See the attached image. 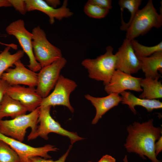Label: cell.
I'll return each instance as SVG.
<instances>
[{
	"label": "cell",
	"mask_w": 162,
	"mask_h": 162,
	"mask_svg": "<svg viewBox=\"0 0 162 162\" xmlns=\"http://www.w3.org/2000/svg\"><path fill=\"white\" fill-rule=\"evenodd\" d=\"M127 130L128 135L124 146L128 152L135 153L143 159L146 156L152 162H161L156 158L154 145L161 136L162 130L154 126L152 119L141 123L134 122Z\"/></svg>",
	"instance_id": "cell-1"
},
{
	"label": "cell",
	"mask_w": 162,
	"mask_h": 162,
	"mask_svg": "<svg viewBox=\"0 0 162 162\" xmlns=\"http://www.w3.org/2000/svg\"><path fill=\"white\" fill-rule=\"evenodd\" d=\"M162 26V14L157 12L152 1L149 0L142 9L136 13L126 31V38L131 40L144 35L152 28Z\"/></svg>",
	"instance_id": "cell-2"
},
{
	"label": "cell",
	"mask_w": 162,
	"mask_h": 162,
	"mask_svg": "<svg viewBox=\"0 0 162 162\" xmlns=\"http://www.w3.org/2000/svg\"><path fill=\"white\" fill-rule=\"evenodd\" d=\"M111 46L106 48V52L94 59L87 58L81 62L88 73V77L98 81L103 82L105 86L110 82L116 70V57Z\"/></svg>",
	"instance_id": "cell-3"
},
{
	"label": "cell",
	"mask_w": 162,
	"mask_h": 162,
	"mask_svg": "<svg viewBox=\"0 0 162 162\" xmlns=\"http://www.w3.org/2000/svg\"><path fill=\"white\" fill-rule=\"evenodd\" d=\"M40 107L27 114L9 120L0 119V133L8 137L22 142L26 130L30 128L32 133L36 129Z\"/></svg>",
	"instance_id": "cell-4"
},
{
	"label": "cell",
	"mask_w": 162,
	"mask_h": 162,
	"mask_svg": "<svg viewBox=\"0 0 162 162\" xmlns=\"http://www.w3.org/2000/svg\"><path fill=\"white\" fill-rule=\"evenodd\" d=\"M40 107L38 124L35 130L30 133L27 137L28 140L40 137L45 140L48 139V135L54 133L68 137L72 145L75 142L83 140L76 132H70L63 128L52 117L50 113L51 106Z\"/></svg>",
	"instance_id": "cell-5"
},
{
	"label": "cell",
	"mask_w": 162,
	"mask_h": 162,
	"mask_svg": "<svg viewBox=\"0 0 162 162\" xmlns=\"http://www.w3.org/2000/svg\"><path fill=\"white\" fill-rule=\"evenodd\" d=\"M31 33L34 56L41 68L62 57L61 50L48 41L45 32L39 26L34 27Z\"/></svg>",
	"instance_id": "cell-6"
},
{
	"label": "cell",
	"mask_w": 162,
	"mask_h": 162,
	"mask_svg": "<svg viewBox=\"0 0 162 162\" xmlns=\"http://www.w3.org/2000/svg\"><path fill=\"white\" fill-rule=\"evenodd\" d=\"M7 33L14 36L18 41L22 50L29 59V69L36 72L41 68L40 64L36 60L34 54L32 45V35L25 26V22L20 19L10 23L6 28Z\"/></svg>",
	"instance_id": "cell-7"
},
{
	"label": "cell",
	"mask_w": 162,
	"mask_h": 162,
	"mask_svg": "<svg viewBox=\"0 0 162 162\" xmlns=\"http://www.w3.org/2000/svg\"><path fill=\"white\" fill-rule=\"evenodd\" d=\"M77 86L74 81L60 75L52 92L43 98L40 106L62 105L67 107L73 113L74 109L70 101V94Z\"/></svg>",
	"instance_id": "cell-8"
},
{
	"label": "cell",
	"mask_w": 162,
	"mask_h": 162,
	"mask_svg": "<svg viewBox=\"0 0 162 162\" xmlns=\"http://www.w3.org/2000/svg\"><path fill=\"white\" fill-rule=\"evenodd\" d=\"M67 62L62 57L51 64L42 68L38 74L36 90L43 98L47 96L54 88L60 76L62 69Z\"/></svg>",
	"instance_id": "cell-9"
},
{
	"label": "cell",
	"mask_w": 162,
	"mask_h": 162,
	"mask_svg": "<svg viewBox=\"0 0 162 162\" xmlns=\"http://www.w3.org/2000/svg\"><path fill=\"white\" fill-rule=\"evenodd\" d=\"M0 140L8 144L19 156L20 162H30V159L36 157L45 159H50V152H56L58 149L55 146L47 144L43 146L34 147L22 142L5 136L0 133Z\"/></svg>",
	"instance_id": "cell-10"
},
{
	"label": "cell",
	"mask_w": 162,
	"mask_h": 162,
	"mask_svg": "<svg viewBox=\"0 0 162 162\" xmlns=\"http://www.w3.org/2000/svg\"><path fill=\"white\" fill-rule=\"evenodd\" d=\"M116 70L131 74L137 72L141 69L140 60L136 55L131 40L127 38L115 54Z\"/></svg>",
	"instance_id": "cell-11"
},
{
	"label": "cell",
	"mask_w": 162,
	"mask_h": 162,
	"mask_svg": "<svg viewBox=\"0 0 162 162\" xmlns=\"http://www.w3.org/2000/svg\"><path fill=\"white\" fill-rule=\"evenodd\" d=\"M14 68H9L2 75L1 79L10 86L20 85L36 87L38 74L26 68L19 60L15 62Z\"/></svg>",
	"instance_id": "cell-12"
},
{
	"label": "cell",
	"mask_w": 162,
	"mask_h": 162,
	"mask_svg": "<svg viewBox=\"0 0 162 162\" xmlns=\"http://www.w3.org/2000/svg\"><path fill=\"white\" fill-rule=\"evenodd\" d=\"M6 94L19 101L30 112L40 106L43 99L34 87L9 85Z\"/></svg>",
	"instance_id": "cell-13"
},
{
	"label": "cell",
	"mask_w": 162,
	"mask_h": 162,
	"mask_svg": "<svg viewBox=\"0 0 162 162\" xmlns=\"http://www.w3.org/2000/svg\"><path fill=\"white\" fill-rule=\"evenodd\" d=\"M141 79L116 70L109 83L105 86L104 90L108 94L112 93L119 94L127 90L137 92H142V89L140 84Z\"/></svg>",
	"instance_id": "cell-14"
},
{
	"label": "cell",
	"mask_w": 162,
	"mask_h": 162,
	"mask_svg": "<svg viewBox=\"0 0 162 162\" xmlns=\"http://www.w3.org/2000/svg\"><path fill=\"white\" fill-rule=\"evenodd\" d=\"M25 2L27 11L37 10L44 13L49 16L51 24L54 22L55 19L60 20L73 14V13L67 7V0H64L62 6L58 8L52 7L43 0H26Z\"/></svg>",
	"instance_id": "cell-15"
},
{
	"label": "cell",
	"mask_w": 162,
	"mask_h": 162,
	"mask_svg": "<svg viewBox=\"0 0 162 162\" xmlns=\"http://www.w3.org/2000/svg\"><path fill=\"white\" fill-rule=\"evenodd\" d=\"M96 109L95 115L92 121L93 124H96L102 116L109 110L117 106L121 102L122 98L119 94L112 93L103 97H95L89 94L85 95Z\"/></svg>",
	"instance_id": "cell-16"
},
{
	"label": "cell",
	"mask_w": 162,
	"mask_h": 162,
	"mask_svg": "<svg viewBox=\"0 0 162 162\" xmlns=\"http://www.w3.org/2000/svg\"><path fill=\"white\" fill-rule=\"evenodd\" d=\"M121 95V103L128 106L129 108L134 114H136L135 107L140 106L145 108L149 112L154 109L162 108V103L156 99L141 98L135 96L130 92L124 91L120 94Z\"/></svg>",
	"instance_id": "cell-17"
},
{
	"label": "cell",
	"mask_w": 162,
	"mask_h": 162,
	"mask_svg": "<svg viewBox=\"0 0 162 162\" xmlns=\"http://www.w3.org/2000/svg\"><path fill=\"white\" fill-rule=\"evenodd\" d=\"M141 64V69L145 73V77L154 79L159 78L161 75L158 71H162V51L156 52L146 57H138Z\"/></svg>",
	"instance_id": "cell-18"
},
{
	"label": "cell",
	"mask_w": 162,
	"mask_h": 162,
	"mask_svg": "<svg viewBox=\"0 0 162 162\" xmlns=\"http://www.w3.org/2000/svg\"><path fill=\"white\" fill-rule=\"evenodd\" d=\"M0 119L10 117L12 119L26 114L27 109L19 101L5 94L0 104Z\"/></svg>",
	"instance_id": "cell-19"
},
{
	"label": "cell",
	"mask_w": 162,
	"mask_h": 162,
	"mask_svg": "<svg viewBox=\"0 0 162 162\" xmlns=\"http://www.w3.org/2000/svg\"><path fill=\"white\" fill-rule=\"evenodd\" d=\"M159 78L153 79L150 78H142L140 86L143 88L142 92L139 98L148 99H156L162 98V84Z\"/></svg>",
	"instance_id": "cell-20"
},
{
	"label": "cell",
	"mask_w": 162,
	"mask_h": 162,
	"mask_svg": "<svg viewBox=\"0 0 162 162\" xmlns=\"http://www.w3.org/2000/svg\"><path fill=\"white\" fill-rule=\"evenodd\" d=\"M11 47L7 46L0 53V79L2 74L9 68L12 67L17 61L20 60L23 56L24 52L19 50L13 54H11L10 50Z\"/></svg>",
	"instance_id": "cell-21"
},
{
	"label": "cell",
	"mask_w": 162,
	"mask_h": 162,
	"mask_svg": "<svg viewBox=\"0 0 162 162\" xmlns=\"http://www.w3.org/2000/svg\"><path fill=\"white\" fill-rule=\"evenodd\" d=\"M142 2L141 0H119L118 4L122 11L125 8L127 9L130 13V19L127 23H125L121 18L122 25L120 29L122 31H126Z\"/></svg>",
	"instance_id": "cell-22"
},
{
	"label": "cell",
	"mask_w": 162,
	"mask_h": 162,
	"mask_svg": "<svg viewBox=\"0 0 162 162\" xmlns=\"http://www.w3.org/2000/svg\"><path fill=\"white\" fill-rule=\"evenodd\" d=\"M131 44L136 55L137 57H148L154 53L162 51V42L154 46H148L142 45L133 39L131 40Z\"/></svg>",
	"instance_id": "cell-23"
},
{
	"label": "cell",
	"mask_w": 162,
	"mask_h": 162,
	"mask_svg": "<svg viewBox=\"0 0 162 162\" xmlns=\"http://www.w3.org/2000/svg\"><path fill=\"white\" fill-rule=\"evenodd\" d=\"M0 162H20L15 152L7 143L1 140Z\"/></svg>",
	"instance_id": "cell-24"
},
{
	"label": "cell",
	"mask_w": 162,
	"mask_h": 162,
	"mask_svg": "<svg viewBox=\"0 0 162 162\" xmlns=\"http://www.w3.org/2000/svg\"><path fill=\"white\" fill-rule=\"evenodd\" d=\"M110 10L100 8L88 2L84 7V11L88 16L95 19H100L105 17Z\"/></svg>",
	"instance_id": "cell-25"
},
{
	"label": "cell",
	"mask_w": 162,
	"mask_h": 162,
	"mask_svg": "<svg viewBox=\"0 0 162 162\" xmlns=\"http://www.w3.org/2000/svg\"><path fill=\"white\" fill-rule=\"evenodd\" d=\"M71 148L72 145L70 146L67 152L57 160L54 161L51 159L43 158L40 157H36L31 158L30 162H65Z\"/></svg>",
	"instance_id": "cell-26"
},
{
	"label": "cell",
	"mask_w": 162,
	"mask_h": 162,
	"mask_svg": "<svg viewBox=\"0 0 162 162\" xmlns=\"http://www.w3.org/2000/svg\"><path fill=\"white\" fill-rule=\"evenodd\" d=\"M12 6L15 9L22 15H25L27 12L25 0H9Z\"/></svg>",
	"instance_id": "cell-27"
},
{
	"label": "cell",
	"mask_w": 162,
	"mask_h": 162,
	"mask_svg": "<svg viewBox=\"0 0 162 162\" xmlns=\"http://www.w3.org/2000/svg\"><path fill=\"white\" fill-rule=\"evenodd\" d=\"M87 2L102 8L109 10L112 7L111 0H89Z\"/></svg>",
	"instance_id": "cell-28"
},
{
	"label": "cell",
	"mask_w": 162,
	"mask_h": 162,
	"mask_svg": "<svg viewBox=\"0 0 162 162\" xmlns=\"http://www.w3.org/2000/svg\"><path fill=\"white\" fill-rule=\"evenodd\" d=\"M10 85L4 80L0 79V104L4 96L6 93L7 89Z\"/></svg>",
	"instance_id": "cell-29"
},
{
	"label": "cell",
	"mask_w": 162,
	"mask_h": 162,
	"mask_svg": "<svg viewBox=\"0 0 162 162\" xmlns=\"http://www.w3.org/2000/svg\"><path fill=\"white\" fill-rule=\"evenodd\" d=\"M155 142L154 145V150L156 156L162 151V136Z\"/></svg>",
	"instance_id": "cell-30"
},
{
	"label": "cell",
	"mask_w": 162,
	"mask_h": 162,
	"mask_svg": "<svg viewBox=\"0 0 162 162\" xmlns=\"http://www.w3.org/2000/svg\"><path fill=\"white\" fill-rule=\"evenodd\" d=\"M116 159L112 156L108 154L103 156L97 162H116Z\"/></svg>",
	"instance_id": "cell-31"
},
{
	"label": "cell",
	"mask_w": 162,
	"mask_h": 162,
	"mask_svg": "<svg viewBox=\"0 0 162 162\" xmlns=\"http://www.w3.org/2000/svg\"><path fill=\"white\" fill-rule=\"evenodd\" d=\"M45 1L49 5L55 8L60 4V1L58 0H47Z\"/></svg>",
	"instance_id": "cell-32"
},
{
	"label": "cell",
	"mask_w": 162,
	"mask_h": 162,
	"mask_svg": "<svg viewBox=\"0 0 162 162\" xmlns=\"http://www.w3.org/2000/svg\"><path fill=\"white\" fill-rule=\"evenodd\" d=\"M12 7L9 0H0V8Z\"/></svg>",
	"instance_id": "cell-33"
},
{
	"label": "cell",
	"mask_w": 162,
	"mask_h": 162,
	"mask_svg": "<svg viewBox=\"0 0 162 162\" xmlns=\"http://www.w3.org/2000/svg\"><path fill=\"white\" fill-rule=\"evenodd\" d=\"M123 161L124 162H128L127 155L125 156L123 159Z\"/></svg>",
	"instance_id": "cell-34"
},
{
	"label": "cell",
	"mask_w": 162,
	"mask_h": 162,
	"mask_svg": "<svg viewBox=\"0 0 162 162\" xmlns=\"http://www.w3.org/2000/svg\"><path fill=\"white\" fill-rule=\"evenodd\" d=\"M0 44H2V45H4V43H2L1 42H0Z\"/></svg>",
	"instance_id": "cell-35"
},
{
	"label": "cell",
	"mask_w": 162,
	"mask_h": 162,
	"mask_svg": "<svg viewBox=\"0 0 162 162\" xmlns=\"http://www.w3.org/2000/svg\"><path fill=\"white\" fill-rule=\"evenodd\" d=\"M88 162H91V161H88Z\"/></svg>",
	"instance_id": "cell-36"
},
{
	"label": "cell",
	"mask_w": 162,
	"mask_h": 162,
	"mask_svg": "<svg viewBox=\"0 0 162 162\" xmlns=\"http://www.w3.org/2000/svg\"></svg>",
	"instance_id": "cell-37"
}]
</instances>
